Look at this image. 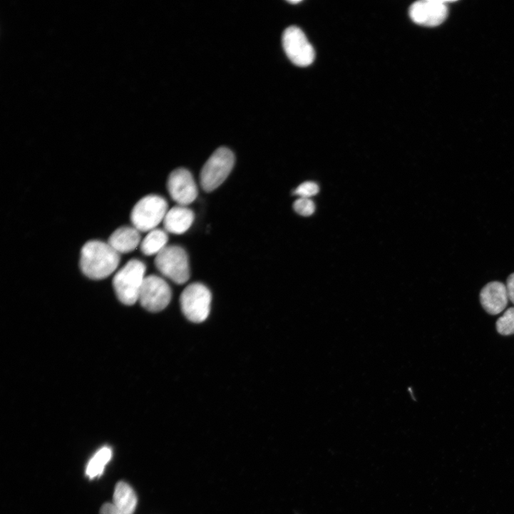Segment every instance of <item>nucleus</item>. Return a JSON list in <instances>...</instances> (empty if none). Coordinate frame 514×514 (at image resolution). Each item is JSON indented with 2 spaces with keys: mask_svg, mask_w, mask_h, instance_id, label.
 Here are the masks:
<instances>
[{
  "mask_svg": "<svg viewBox=\"0 0 514 514\" xmlns=\"http://www.w3.org/2000/svg\"><path fill=\"white\" fill-rule=\"evenodd\" d=\"M120 260V254L108 243L90 241L82 249L81 268L87 277L101 280L118 269Z\"/></svg>",
  "mask_w": 514,
  "mask_h": 514,
  "instance_id": "obj_1",
  "label": "nucleus"
},
{
  "mask_svg": "<svg viewBox=\"0 0 514 514\" xmlns=\"http://www.w3.org/2000/svg\"><path fill=\"white\" fill-rule=\"evenodd\" d=\"M146 265L139 259L128 262L113 279V287L118 299L128 306L139 301L140 294L145 279Z\"/></svg>",
  "mask_w": 514,
  "mask_h": 514,
  "instance_id": "obj_2",
  "label": "nucleus"
},
{
  "mask_svg": "<svg viewBox=\"0 0 514 514\" xmlns=\"http://www.w3.org/2000/svg\"><path fill=\"white\" fill-rule=\"evenodd\" d=\"M235 164V157L230 149H217L201 171L200 183L202 189L210 192L220 187L230 175Z\"/></svg>",
  "mask_w": 514,
  "mask_h": 514,
  "instance_id": "obj_3",
  "label": "nucleus"
},
{
  "mask_svg": "<svg viewBox=\"0 0 514 514\" xmlns=\"http://www.w3.org/2000/svg\"><path fill=\"white\" fill-rule=\"evenodd\" d=\"M168 210V203L165 199L158 195H148L134 207L131 222L138 231L150 232L163 222Z\"/></svg>",
  "mask_w": 514,
  "mask_h": 514,
  "instance_id": "obj_4",
  "label": "nucleus"
},
{
  "mask_svg": "<svg viewBox=\"0 0 514 514\" xmlns=\"http://www.w3.org/2000/svg\"><path fill=\"white\" fill-rule=\"evenodd\" d=\"M155 263L159 272L175 284H185L190 278L187 254L179 246H168L156 256Z\"/></svg>",
  "mask_w": 514,
  "mask_h": 514,
  "instance_id": "obj_5",
  "label": "nucleus"
},
{
  "mask_svg": "<svg viewBox=\"0 0 514 514\" xmlns=\"http://www.w3.org/2000/svg\"><path fill=\"white\" fill-rule=\"evenodd\" d=\"M212 294L203 284L193 283L187 287L180 297L182 311L194 323H202L209 317Z\"/></svg>",
  "mask_w": 514,
  "mask_h": 514,
  "instance_id": "obj_6",
  "label": "nucleus"
},
{
  "mask_svg": "<svg viewBox=\"0 0 514 514\" xmlns=\"http://www.w3.org/2000/svg\"><path fill=\"white\" fill-rule=\"evenodd\" d=\"M282 45L288 58L295 66L305 68L313 63L314 50L300 29H287L282 36Z\"/></svg>",
  "mask_w": 514,
  "mask_h": 514,
  "instance_id": "obj_7",
  "label": "nucleus"
},
{
  "mask_svg": "<svg viewBox=\"0 0 514 514\" xmlns=\"http://www.w3.org/2000/svg\"><path fill=\"white\" fill-rule=\"evenodd\" d=\"M172 295V289L165 279L156 275H150L145 277L139 302L146 310L160 312L170 304Z\"/></svg>",
  "mask_w": 514,
  "mask_h": 514,
  "instance_id": "obj_8",
  "label": "nucleus"
},
{
  "mask_svg": "<svg viewBox=\"0 0 514 514\" xmlns=\"http://www.w3.org/2000/svg\"><path fill=\"white\" fill-rule=\"evenodd\" d=\"M168 190L178 205L187 207L198 196V188L191 173L179 168L171 173L168 180Z\"/></svg>",
  "mask_w": 514,
  "mask_h": 514,
  "instance_id": "obj_9",
  "label": "nucleus"
},
{
  "mask_svg": "<svg viewBox=\"0 0 514 514\" xmlns=\"http://www.w3.org/2000/svg\"><path fill=\"white\" fill-rule=\"evenodd\" d=\"M446 1L422 0L412 4L409 9L411 19L416 24L433 28L442 24L448 16Z\"/></svg>",
  "mask_w": 514,
  "mask_h": 514,
  "instance_id": "obj_10",
  "label": "nucleus"
},
{
  "mask_svg": "<svg viewBox=\"0 0 514 514\" xmlns=\"http://www.w3.org/2000/svg\"><path fill=\"white\" fill-rule=\"evenodd\" d=\"M480 301L484 310L489 314L496 315L501 313L508 303L506 286L499 282L487 284L481 289Z\"/></svg>",
  "mask_w": 514,
  "mask_h": 514,
  "instance_id": "obj_11",
  "label": "nucleus"
},
{
  "mask_svg": "<svg viewBox=\"0 0 514 514\" xmlns=\"http://www.w3.org/2000/svg\"><path fill=\"white\" fill-rule=\"evenodd\" d=\"M195 220V215L187 207L177 205L168 210L163 225L165 230L174 235L187 232Z\"/></svg>",
  "mask_w": 514,
  "mask_h": 514,
  "instance_id": "obj_12",
  "label": "nucleus"
},
{
  "mask_svg": "<svg viewBox=\"0 0 514 514\" xmlns=\"http://www.w3.org/2000/svg\"><path fill=\"white\" fill-rule=\"evenodd\" d=\"M141 242V235L134 227H122L110 236L108 244L120 255L133 252Z\"/></svg>",
  "mask_w": 514,
  "mask_h": 514,
  "instance_id": "obj_13",
  "label": "nucleus"
},
{
  "mask_svg": "<svg viewBox=\"0 0 514 514\" xmlns=\"http://www.w3.org/2000/svg\"><path fill=\"white\" fill-rule=\"evenodd\" d=\"M113 503L123 513L133 514L138 505V497L129 484L120 481L115 486Z\"/></svg>",
  "mask_w": 514,
  "mask_h": 514,
  "instance_id": "obj_14",
  "label": "nucleus"
},
{
  "mask_svg": "<svg viewBox=\"0 0 514 514\" xmlns=\"http://www.w3.org/2000/svg\"><path fill=\"white\" fill-rule=\"evenodd\" d=\"M168 239L165 230L160 229L152 230L141 242V251L146 256H157L168 247Z\"/></svg>",
  "mask_w": 514,
  "mask_h": 514,
  "instance_id": "obj_15",
  "label": "nucleus"
},
{
  "mask_svg": "<svg viewBox=\"0 0 514 514\" xmlns=\"http://www.w3.org/2000/svg\"><path fill=\"white\" fill-rule=\"evenodd\" d=\"M112 456L113 451L110 447L104 446L99 449L89 461L86 468V475L91 479L102 476Z\"/></svg>",
  "mask_w": 514,
  "mask_h": 514,
  "instance_id": "obj_16",
  "label": "nucleus"
},
{
  "mask_svg": "<svg viewBox=\"0 0 514 514\" xmlns=\"http://www.w3.org/2000/svg\"><path fill=\"white\" fill-rule=\"evenodd\" d=\"M496 330L503 336L514 334V307L508 309L496 322Z\"/></svg>",
  "mask_w": 514,
  "mask_h": 514,
  "instance_id": "obj_17",
  "label": "nucleus"
},
{
  "mask_svg": "<svg viewBox=\"0 0 514 514\" xmlns=\"http://www.w3.org/2000/svg\"><path fill=\"white\" fill-rule=\"evenodd\" d=\"M294 210L301 216L309 217L314 214L315 205L314 202L307 198H300L294 204Z\"/></svg>",
  "mask_w": 514,
  "mask_h": 514,
  "instance_id": "obj_18",
  "label": "nucleus"
},
{
  "mask_svg": "<svg viewBox=\"0 0 514 514\" xmlns=\"http://www.w3.org/2000/svg\"><path fill=\"white\" fill-rule=\"evenodd\" d=\"M319 192V187L317 184L312 182H306L300 185L294 193L301 198L309 199V197L317 195Z\"/></svg>",
  "mask_w": 514,
  "mask_h": 514,
  "instance_id": "obj_19",
  "label": "nucleus"
},
{
  "mask_svg": "<svg viewBox=\"0 0 514 514\" xmlns=\"http://www.w3.org/2000/svg\"><path fill=\"white\" fill-rule=\"evenodd\" d=\"M505 286L508 299L514 304V273L508 277Z\"/></svg>",
  "mask_w": 514,
  "mask_h": 514,
  "instance_id": "obj_20",
  "label": "nucleus"
},
{
  "mask_svg": "<svg viewBox=\"0 0 514 514\" xmlns=\"http://www.w3.org/2000/svg\"><path fill=\"white\" fill-rule=\"evenodd\" d=\"M101 514H124L120 510H118L113 503H105L101 509Z\"/></svg>",
  "mask_w": 514,
  "mask_h": 514,
  "instance_id": "obj_21",
  "label": "nucleus"
},
{
  "mask_svg": "<svg viewBox=\"0 0 514 514\" xmlns=\"http://www.w3.org/2000/svg\"><path fill=\"white\" fill-rule=\"evenodd\" d=\"M301 2H302L301 0H289V1H288L289 4H291L293 5L300 4Z\"/></svg>",
  "mask_w": 514,
  "mask_h": 514,
  "instance_id": "obj_22",
  "label": "nucleus"
}]
</instances>
